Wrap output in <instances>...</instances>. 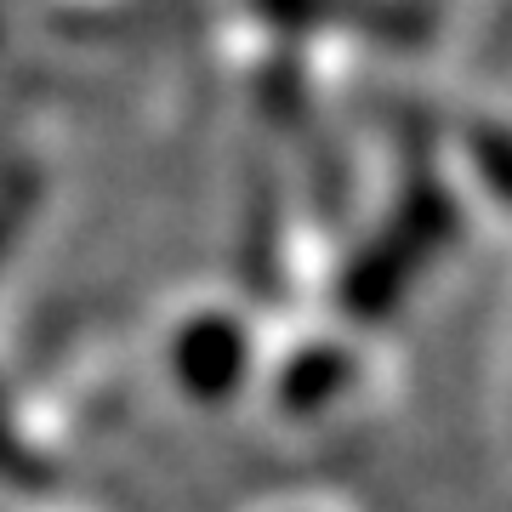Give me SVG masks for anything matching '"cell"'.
I'll list each match as a JSON object with an SVG mask.
<instances>
[{"instance_id": "obj_2", "label": "cell", "mask_w": 512, "mask_h": 512, "mask_svg": "<svg viewBox=\"0 0 512 512\" xmlns=\"http://www.w3.org/2000/svg\"><path fill=\"white\" fill-rule=\"evenodd\" d=\"M353 376V359L342 348H308L296 353L285 376H279V404L285 410H319L325 399L342 393V382Z\"/></svg>"}, {"instance_id": "obj_3", "label": "cell", "mask_w": 512, "mask_h": 512, "mask_svg": "<svg viewBox=\"0 0 512 512\" xmlns=\"http://www.w3.org/2000/svg\"><path fill=\"white\" fill-rule=\"evenodd\" d=\"M23 211H29V183H12L6 194H0V251L12 245V234H18Z\"/></svg>"}, {"instance_id": "obj_1", "label": "cell", "mask_w": 512, "mask_h": 512, "mask_svg": "<svg viewBox=\"0 0 512 512\" xmlns=\"http://www.w3.org/2000/svg\"><path fill=\"white\" fill-rule=\"evenodd\" d=\"M171 359H177V382H183L194 399H228V393L245 382L251 342H245V325H234L228 313H205V319L183 325Z\"/></svg>"}]
</instances>
